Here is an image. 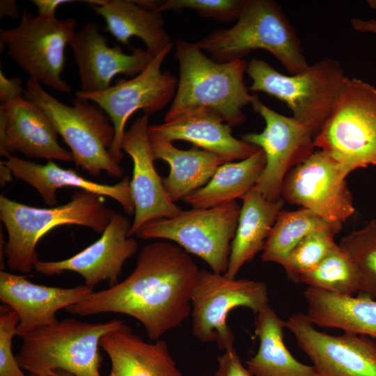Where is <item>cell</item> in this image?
I'll return each mask as SVG.
<instances>
[{
	"label": "cell",
	"mask_w": 376,
	"mask_h": 376,
	"mask_svg": "<svg viewBox=\"0 0 376 376\" xmlns=\"http://www.w3.org/2000/svg\"><path fill=\"white\" fill-rule=\"evenodd\" d=\"M198 267L178 245L154 242L139 252L134 270L118 284L68 306L74 315L121 313L137 320L151 340L178 327L191 313Z\"/></svg>",
	"instance_id": "1"
},
{
	"label": "cell",
	"mask_w": 376,
	"mask_h": 376,
	"mask_svg": "<svg viewBox=\"0 0 376 376\" xmlns=\"http://www.w3.org/2000/svg\"><path fill=\"white\" fill-rule=\"evenodd\" d=\"M175 57L179 79L164 122L198 111L213 112L230 126L245 121L243 109L253 97L244 81L245 59L219 63L207 57L196 43L182 39L175 42Z\"/></svg>",
	"instance_id": "2"
},
{
	"label": "cell",
	"mask_w": 376,
	"mask_h": 376,
	"mask_svg": "<svg viewBox=\"0 0 376 376\" xmlns=\"http://www.w3.org/2000/svg\"><path fill=\"white\" fill-rule=\"evenodd\" d=\"M113 211L104 196L79 190L65 204L37 207L0 196V219L8 233L5 256L12 271L29 274L38 260V241L51 230L64 225H79L102 233Z\"/></svg>",
	"instance_id": "3"
},
{
	"label": "cell",
	"mask_w": 376,
	"mask_h": 376,
	"mask_svg": "<svg viewBox=\"0 0 376 376\" xmlns=\"http://www.w3.org/2000/svg\"><path fill=\"white\" fill-rule=\"evenodd\" d=\"M196 44L219 63L242 59L253 50L264 49L290 75L301 72L310 65L295 29L279 5L272 0H244L233 26L214 31Z\"/></svg>",
	"instance_id": "4"
},
{
	"label": "cell",
	"mask_w": 376,
	"mask_h": 376,
	"mask_svg": "<svg viewBox=\"0 0 376 376\" xmlns=\"http://www.w3.org/2000/svg\"><path fill=\"white\" fill-rule=\"evenodd\" d=\"M120 320L88 322L65 318L22 336L16 359L33 376H46L54 370L75 376H101L103 358L100 339L124 324Z\"/></svg>",
	"instance_id": "5"
},
{
	"label": "cell",
	"mask_w": 376,
	"mask_h": 376,
	"mask_svg": "<svg viewBox=\"0 0 376 376\" xmlns=\"http://www.w3.org/2000/svg\"><path fill=\"white\" fill-rule=\"evenodd\" d=\"M24 95L48 116L58 134L71 150L73 162L89 174L105 171L120 178L124 169L110 154L115 128L105 111L89 100L75 96L68 106L48 93L38 82L29 79Z\"/></svg>",
	"instance_id": "6"
},
{
	"label": "cell",
	"mask_w": 376,
	"mask_h": 376,
	"mask_svg": "<svg viewBox=\"0 0 376 376\" xmlns=\"http://www.w3.org/2000/svg\"><path fill=\"white\" fill-rule=\"evenodd\" d=\"M246 73L252 80L250 91L263 92L284 102L292 116L306 126L314 137L329 116L347 77L341 64L331 58L289 75L263 60L252 58Z\"/></svg>",
	"instance_id": "7"
},
{
	"label": "cell",
	"mask_w": 376,
	"mask_h": 376,
	"mask_svg": "<svg viewBox=\"0 0 376 376\" xmlns=\"http://www.w3.org/2000/svg\"><path fill=\"white\" fill-rule=\"evenodd\" d=\"M314 143L349 173L376 167V88L347 77Z\"/></svg>",
	"instance_id": "8"
},
{
	"label": "cell",
	"mask_w": 376,
	"mask_h": 376,
	"mask_svg": "<svg viewBox=\"0 0 376 376\" xmlns=\"http://www.w3.org/2000/svg\"><path fill=\"white\" fill-rule=\"evenodd\" d=\"M77 26L74 18L44 19L24 9L17 26L0 29L1 49H7L8 56L29 79L41 86L70 93L71 88L61 75L65 64V47Z\"/></svg>",
	"instance_id": "9"
},
{
	"label": "cell",
	"mask_w": 376,
	"mask_h": 376,
	"mask_svg": "<svg viewBox=\"0 0 376 376\" xmlns=\"http://www.w3.org/2000/svg\"><path fill=\"white\" fill-rule=\"evenodd\" d=\"M240 210L235 201L209 208L193 207L171 218L152 220L135 235L174 242L188 253L201 258L213 272L224 274Z\"/></svg>",
	"instance_id": "10"
},
{
	"label": "cell",
	"mask_w": 376,
	"mask_h": 376,
	"mask_svg": "<svg viewBox=\"0 0 376 376\" xmlns=\"http://www.w3.org/2000/svg\"><path fill=\"white\" fill-rule=\"evenodd\" d=\"M269 306L266 284L200 270L191 298V330L202 343L215 342L219 350L233 347L235 334L228 325L230 311L246 307L256 314Z\"/></svg>",
	"instance_id": "11"
},
{
	"label": "cell",
	"mask_w": 376,
	"mask_h": 376,
	"mask_svg": "<svg viewBox=\"0 0 376 376\" xmlns=\"http://www.w3.org/2000/svg\"><path fill=\"white\" fill-rule=\"evenodd\" d=\"M174 45L171 42L161 50L152 61L130 80L119 79L116 84L99 91H77L75 96L94 102L109 116L115 128L110 154L118 164L123 157L122 141L129 118L136 111L152 115L172 102L178 81L169 72H162V63Z\"/></svg>",
	"instance_id": "12"
},
{
	"label": "cell",
	"mask_w": 376,
	"mask_h": 376,
	"mask_svg": "<svg viewBox=\"0 0 376 376\" xmlns=\"http://www.w3.org/2000/svg\"><path fill=\"white\" fill-rule=\"evenodd\" d=\"M251 104L265 126L260 133L242 134L241 139L264 152L265 166L255 187L266 199L276 201L281 198L289 171L315 151L314 136L293 116H283L264 104L256 93Z\"/></svg>",
	"instance_id": "13"
},
{
	"label": "cell",
	"mask_w": 376,
	"mask_h": 376,
	"mask_svg": "<svg viewBox=\"0 0 376 376\" xmlns=\"http://www.w3.org/2000/svg\"><path fill=\"white\" fill-rule=\"evenodd\" d=\"M343 166L325 152L314 151L285 176L281 198L313 211L327 220L343 223L355 212Z\"/></svg>",
	"instance_id": "14"
},
{
	"label": "cell",
	"mask_w": 376,
	"mask_h": 376,
	"mask_svg": "<svg viewBox=\"0 0 376 376\" xmlns=\"http://www.w3.org/2000/svg\"><path fill=\"white\" fill-rule=\"evenodd\" d=\"M319 376H376V343L367 336L320 331L299 312L285 321Z\"/></svg>",
	"instance_id": "15"
},
{
	"label": "cell",
	"mask_w": 376,
	"mask_h": 376,
	"mask_svg": "<svg viewBox=\"0 0 376 376\" xmlns=\"http://www.w3.org/2000/svg\"><path fill=\"white\" fill-rule=\"evenodd\" d=\"M131 226L127 217L113 211L109 224L97 240L69 258L38 260L34 270L46 276L75 272L84 279V285L92 289L103 281L112 287L119 283L125 261L139 248L136 240L129 236Z\"/></svg>",
	"instance_id": "16"
},
{
	"label": "cell",
	"mask_w": 376,
	"mask_h": 376,
	"mask_svg": "<svg viewBox=\"0 0 376 376\" xmlns=\"http://www.w3.org/2000/svg\"><path fill=\"white\" fill-rule=\"evenodd\" d=\"M148 116L136 118L125 131L122 150L133 162L130 189L134 218L129 233L132 237L146 223L178 215L182 210L168 195L155 166L148 136Z\"/></svg>",
	"instance_id": "17"
},
{
	"label": "cell",
	"mask_w": 376,
	"mask_h": 376,
	"mask_svg": "<svg viewBox=\"0 0 376 376\" xmlns=\"http://www.w3.org/2000/svg\"><path fill=\"white\" fill-rule=\"evenodd\" d=\"M69 45L78 67L81 91L87 93L108 88L118 75L136 76L157 54L146 49H134L132 54H125L118 46H108L106 38L100 33L99 24L95 22L77 31Z\"/></svg>",
	"instance_id": "18"
},
{
	"label": "cell",
	"mask_w": 376,
	"mask_h": 376,
	"mask_svg": "<svg viewBox=\"0 0 376 376\" xmlns=\"http://www.w3.org/2000/svg\"><path fill=\"white\" fill-rule=\"evenodd\" d=\"M58 132L33 100L19 97L0 105V154L19 152L28 157L72 162L71 152L57 141Z\"/></svg>",
	"instance_id": "19"
},
{
	"label": "cell",
	"mask_w": 376,
	"mask_h": 376,
	"mask_svg": "<svg viewBox=\"0 0 376 376\" xmlns=\"http://www.w3.org/2000/svg\"><path fill=\"white\" fill-rule=\"evenodd\" d=\"M28 276L0 272V299L17 314L20 337L56 323L58 311L78 304L94 292L84 284L68 288L39 285Z\"/></svg>",
	"instance_id": "20"
},
{
	"label": "cell",
	"mask_w": 376,
	"mask_h": 376,
	"mask_svg": "<svg viewBox=\"0 0 376 376\" xmlns=\"http://www.w3.org/2000/svg\"><path fill=\"white\" fill-rule=\"evenodd\" d=\"M3 162L10 169L16 178L34 188L44 202L49 206L55 205L57 203V189L73 187L111 198L117 201L127 214H134V204L128 176L123 178L120 182L110 185L88 180L73 169L61 168L52 160L45 164H41L13 155Z\"/></svg>",
	"instance_id": "21"
},
{
	"label": "cell",
	"mask_w": 376,
	"mask_h": 376,
	"mask_svg": "<svg viewBox=\"0 0 376 376\" xmlns=\"http://www.w3.org/2000/svg\"><path fill=\"white\" fill-rule=\"evenodd\" d=\"M148 129L171 141L190 142L226 162L246 159L259 148L236 139L230 125L217 114L207 111L189 113L171 121L149 125Z\"/></svg>",
	"instance_id": "22"
},
{
	"label": "cell",
	"mask_w": 376,
	"mask_h": 376,
	"mask_svg": "<svg viewBox=\"0 0 376 376\" xmlns=\"http://www.w3.org/2000/svg\"><path fill=\"white\" fill-rule=\"evenodd\" d=\"M100 346L111 361L108 376H182L165 340L147 343L125 324L105 334Z\"/></svg>",
	"instance_id": "23"
},
{
	"label": "cell",
	"mask_w": 376,
	"mask_h": 376,
	"mask_svg": "<svg viewBox=\"0 0 376 376\" xmlns=\"http://www.w3.org/2000/svg\"><path fill=\"white\" fill-rule=\"evenodd\" d=\"M148 136L155 160H163L170 166L169 174L162 182L174 203L205 186L217 169L226 162L219 156L195 146L180 150L173 141L149 129Z\"/></svg>",
	"instance_id": "24"
},
{
	"label": "cell",
	"mask_w": 376,
	"mask_h": 376,
	"mask_svg": "<svg viewBox=\"0 0 376 376\" xmlns=\"http://www.w3.org/2000/svg\"><path fill=\"white\" fill-rule=\"evenodd\" d=\"M241 199L238 223L231 242L228 268L224 275L235 279L242 267L263 250L284 200L266 199L256 187Z\"/></svg>",
	"instance_id": "25"
},
{
	"label": "cell",
	"mask_w": 376,
	"mask_h": 376,
	"mask_svg": "<svg viewBox=\"0 0 376 376\" xmlns=\"http://www.w3.org/2000/svg\"><path fill=\"white\" fill-rule=\"evenodd\" d=\"M106 26L104 31L128 45L130 38L137 37L145 43L146 49L157 54L173 42L164 28L161 13L146 9L130 0H87Z\"/></svg>",
	"instance_id": "26"
},
{
	"label": "cell",
	"mask_w": 376,
	"mask_h": 376,
	"mask_svg": "<svg viewBox=\"0 0 376 376\" xmlns=\"http://www.w3.org/2000/svg\"><path fill=\"white\" fill-rule=\"evenodd\" d=\"M306 316L314 325L376 338V299L340 295L308 287Z\"/></svg>",
	"instance_id": "27"
},
{
	"label": "cell",
	"mask_w": 376,
	"mask_h": 376,
	"mask_svg": "<svg viewBox=\"0 0 376 376\" xmlns=\"http://www.w3.org/2000/svg\"><path fill=\"white\" fill-rule=\"evenodd\" d=\"M285 321L268 306L258 313L255 334L258 338L257 352L246 361L253 376H319L313 366L297 360L284 343Z\"/></svg>",
	"instance_id": "28"
},
{
	"label": "cell",
	"mask_w": 376,
	"mask_h": 376,
	"mask_svg": "<svg viewBox=\"0 0 376 376\" xmlns=\"http://www.w3.org/2000/svg\"><path fill=\"white\" fill-rule=\"evenodd\" d=\"M265 166L262 149L238 162L221 165L209 182L183 201L194 208H209L241 198L254 187Z\"/></svg>",
	"instance_id": "29"
},
{
	"label": "cell",
	"mask_w": 376,
	"mask_h": 376,
	"mask_svg": "<svg viewBox=\"0 0 376 376\" xmlns=\"http://www.w3.org/2000/svg\"><path fill=\"white\" fill-rule=\"evenodd\" d=\"M341 228L342 223L327 220L306 208L281 210L266 240L261 260L282 265L290 251L306 235L318 230L336 235Z\"/></svg>",
	"instance_id": "30"
},
{
	"label": "cell",
	"mask_w": 376,
	"mask_h": 376,
	"mask_svg": "<svg viewBox=\"0 0 376 376\" xmlns=\"http://www.w3.org/2000/svg\"><path fill=\"white\" fill-rule=\"evenodd\" d=\"M299 283L347 296L359 293L361 288V278L355 263L338 244L315 267L303 274Z\"/></svg>",
	"instance_id": "31"
},
{
	"label": "cell",
	"mask_w": 376,
	"mask_h": 376,
	"mask_svg": "<svg viewBox=\"0 0 376 376\" xmlns=\"http://www.w3.org/2000/svg\"><path fill=\"white\" fill-rule=\"evenodd\" d=\"M338 245L358 269L361 278L359 296L376 299V219L344 236Z\"/></svg>",
	"instance_id": "32"
},
{
	"label": "cell",
	"mask_w": 376,
	"mask_h": 376,
	"mask_svg": "<svg viewBox=\"0 0 376 376\" xmlns=\"http://www.w3.org/2000/svg\"><path fill=\"white\" fill-rule=\"evenodd\" d=\"M335 234L318 230L303 238L288 254L282 267L288 279L298 283L300 276L315 267L338 244Z\"/></svg>",
	"instance_id": "33"
},
{
	"label": "cell",
	"mask_w": 376,
	"mask_h": 376,
	"mask_svg": "<svg viewBox=\"0 0 376 376\" xmlns=\"http://www.w3.org/2000/svg\"><path fill=\"white\" fill-rule=\"evenodd\" d=\"M244 0H166L159 1L154 10L162 13L167 10L189 9L203 17H212L221 22L237 19Z\"/></svg>",
	"instance_id": "34"
},
{
	"label": "cell",
	"mask_w": 376,
	"mask_h": 376,
	"mask_svg": "<svg viewBox=\"0 0 376 376\" xmlns=\"http://www.w3.org/2000/svg\"><path fill=\"white\" fill-rule=\"evenodd\" d=\"M19 318L8 306H0V376H27L22 370L12 350V342L17 336Z\"/></svg>",
	"instance_id": "35"
},
{
	"label": "cell",
	"mask_w": 376,
	"mask_h": 376,
	"mask_svg": "<svg viewBox=\"0 0 376 376\" xmlns=\"http://www.w3.org/2000/svg\"><path fill=\"white\" fill-rule=\"evenodd\" d=\"M218 369L214 376H253L241 361L233 347L225 350L217 357Z\"/></svg>",
	"instance_id": "36"
},
{
	"label": "cell",
	"mask_w": 376,
	"mask_h": 376,
	"mask_svg": "<svg viewBox=\"0 0 376 376\" xmlns=\"http://www.w3.org/2000/svg\"><path fill=\"white\" fill-rule=\"evenodd\" d=\"M25 89L22 87V81L17 77L7 78L2 70L0 71V100L4 103L23 97Z\"/></svg>",
	"instance_id": "37"
},
{
	"label": "cell",
	"mask_w": 376,
	"mask_h": 376,
	"mask_svg": "<svg viewBox=\"0 0 376 376\" xmlns=\"http://www.w3.org/2000/svg\"><path fill=\"white\" fill-rule=\"evenodd\" d=\"M71 0H33V3L38 9L37 16L40 18L50 19L55 17L57 8L63 3L73 2Z\"/></svg>",
	"instance_id": "38"
},
{
	"label": "cell",
	"mask_w": 376,
	"mask_h": 376,
	"mask_svg": "<svg viewBox=\"0 0 376 376\" xmlns=\"http://www.w3.org/2000/svg\"><path fill=\"white\" fill-rule=\"evenodd\" d=\"M22 13L15 0L0 1V18L9 17L13 19H17L21 17Z\"/></svg>",
	"instance_id": "39"
},
{
	"label": "cell",
	"mask_w": 376,
	"mask_h": 376,
	"mask_svg": "<svg viewBox=\"0 0 376 376\" xmlns=\"http://www.w3.org/2000/svg\"><path fill=\"white\" fill-rule=\"evenodd\" d=\"M351 24L352 28L357 31L376 34V19L354 18L351 19Z\"/></svg>",
	"instance_id": "40"
},
{
	"label": "cell",
	"mask_w": 376,
	"mask_h": 376,
	"mask_svg": "<svg viewBox=\"0 0 376 376\" xmlns=\"http://www.w3.org/2000/svg\"><path fill=\"white\" fill-rule=\"evenodd\" d=\"M1 167V186L9 182L11 180V175L13 174L10 169L6 166L3 161L0 162Z\"/></svg>",
	"instance_id": "41"
},
{
	"label": "cell",
	"mask_w": 376,
	"mask_h": 376,
	"mask_svg": "<svg viewBox=\"0 0 376 376\" xmlns=\"http://www.w3.org/2000/svg\"><path fill=\"white\" fill-rule=\"evenodd\" d=\"M33 376V375H31ZM46 376H75V375L62 370H54L49 373Z\"/></svg>",
	"instance_id": "42"
},
{
	"label": "cell",
	"mask_w": 376,
	"mask_h": 376,
	"mask_svg": "<svg viewBox=\"0 0 376 376\" xmlns=\"http://www.w3.org/2000/svg\"><path fill=\"white\" fill-rule=\"evenodd\" d=\"M367 3L370 8L376 10V0H368Z\"/></svg>",
	"instance_id": "43"
}]
</instances>
